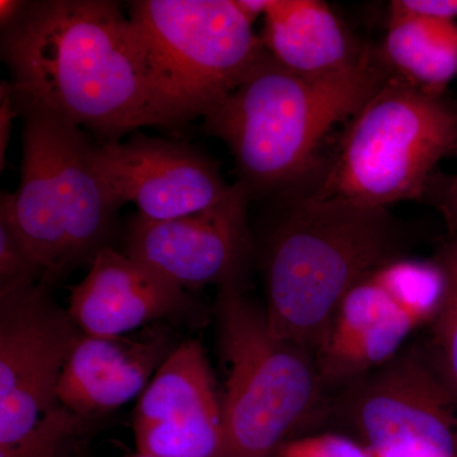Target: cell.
Here are the masks:
<instances>
[{
	"label": "cell",
	"instance_id": "obj_6",
	"mask_svg": "<svg viewBox=\"0 0 457 457\" xmlns=\"http://www.w3.org/2000/svg\"><path fill=\"white\" fill-rule=\"evenodd\" d=\"M129 17L183 123L215 110L269 54L237 0H137Z\"/></svg>",
	"mask_w": 457,
	"mask_h": 457
},
{
	"label": "cell",
	"instance_id": "obj_12",
	"mask_svg": "<svg viewBox=\"0 0 457 457\" xmlns=\"http://www.w3.org/2000/svg\"><path fill=\"white\" fill-rule=\"evenodd\" d=\"M137 453L222 457L224 420L200 342L179 343L141 394L134 411Z\"/></svg>",
	"mask_w": 457,
	"mask_h": 457
},
{
	"label": "cell",
	"instance_id": "obj_5",
	"mask_svg": "<svg viewBox=\"0 0 457 457\" xmlns=\"http://www.w3.org/2000/svg\"><path fill=\"white\" fill-rule=\"evenodd\" d=\"M456 149L455 111L392 75L354 114L317 194L372 209L422 198L436 165Z\"/></svg>",
	"mask_w": 457,
	"mask_h": 457
},
{
	"label": "cell",
	"instance_id": "obj_19",
	"mask_svg": "<svg viewBox=\"0 0 457 457\" xmlns=\"http://www.w3.org/2000/svg\"><path fill=\"white\" fill-rule=\"evenodd\" d=\"M92 422L59 404L20 440L0 447V457H62L66 446Z\"/></svg>",
	"mask_w": 457,
	"mask_h": 457
},
{
	"label": "cell",
	"instance_id": "obj_23",
	"mask_svg": "<svg viewBox=\"0 0 457 457\" xmlns=\"http://www.w3.org/2000/svg\"><path fill=\"white\" fill-rule=\"evenodd\" d=\"M390 11L411 16L453 21L457 17V0H395Z\"/></svg>",
	"mask_w": 457,
	"mask_h": 457
},
{
	"label": "cell",
	"instance_id": "obj_20",
	"mask_svg": "<svg viewBox=\"0 0 457 457\" xmlns=\"http://www.w3.org/2000/svg\"><path fill=\"white\" fill-rule=\"evenodd\" d=\"M44 272L17 231L0 216V293L42 284Z\"/></svg>",
	"mask_w": 457,
	"mask_h": 457
},
{
	"label": "cell",
	"instance_id": "obj_2",
	"mask_svg": "<svg viewBox=\"0 0 457 457\" xmlns=\"http://www.w3.org/2000/svg\"><path fill=\"white\" fill-rule=\"evenodd\" d=\"M390 71L370 50L350 71L323 77L294 73L267 54L204 128L227 144L249 195L275 191L311 170L327 132L359 112Z\"/></svg>",
	"mask_w": 457,
	"mask_h": 457
},
{
	"label": "cell",
	"instance_id": "obj_3",
	"mask_svg": "<svg viewBox=\"0 0 457 457\" xmlns=\"http://www.w3.org/2000/svg\"><path fill=\"white\" fill-rule=\"evenodd\" d=\"M386 209L314 194L294 204L273 230L264 260L267 321L278 338L314 353L354 285L389 260Z\"/></svg>",
	"mask_w": 457,
	"mask_h": 457
},
{
	"label": "cell",
	"instance_id": "obj_8",
	"mask_svg": "<svg viewBox=\"0 0 457 457\" xmlns=\"http://www.w3.org/2000/svg\"><path fill=\"white\" fill-rule=\"evenodd\" d=\"M342 413L370 457H457V395L428 348L357 378Z\"/></svg>",
	"mask_w": 457,
	"mask_h": 457
},
{
	"label": "cell",
	"instance_id": "obj_7",
	"mask_svg": "<svg viewBox=\"0 0 457 457\" xmlns=\"http://www.w3.org/2000/svg\"><path fill=\"white\" fill-rule=\"evenodd\" d=\"M445 287L437 262L390 260L371 270L345 295L315 347L323 385L352 383L393 360L436 317Z\"/></svg>",
	"mask_w": 457,
	"mask_h": 457
},
{
	"label": "cell",
	"instance_id": "obj_24",
	"mask_svg": "<svg viewBox=\"0 0 457 457\" xmlns=\"http://www.w3.org/2000/svg\"><path fill=\"white\" fill-rule=\"evenodd\" d=\"M20 116V111L14 101L13 87L9 80H2L0 84V170L7 167V153L11 140L12 123Z\"/></svg>",
	"mask_w": 457,
	"mask_h": 457
},
{
	"label": "cell",
	"instance_id": "obj_22",
	"mask_svg": "<svg viewBox=\"0 0 457 457\" xmlns=\"http://www.w3.org/2000/svg\"><path fill=\"white\" fill-rule=\"evenodd\" d=\"M423 197H428L449 225L451 239L457 242V174L435 176L429 179Z\"/></svg>",
	"mask_w": 457,
	"mask_h": 457
},
{
	"label": "cell",
	"instance_id": "obj_18",
	"mask_svg": "<svg viewBox=\"0 0 457 457\" xmlns=\"http://www.w3.org/2000/svg\"><path fill=\"white\" fill-rule=\"evenodd\" d=\"M444 270L446 288L437 314L432 320L433 360L457 395V242L451 239L437 258Z\"/></svg>",
	"mask_w": 457,
	"mask_h": 457
},
{
	"label": "cell",
	"instance_id": "obj_17",
	"mask_svg": "<svg viewBox=\"0 0 457 457\" xmlns=\"http://www.w3.org/2000/svg\"><path fill=\"white\" fill-rule=\"evenodd\" d=\"M383 59L398 77L438 93L457 74V26L390 11Z\"/></svg>",
	"mask_w": 457,
	"mask_h": 457
},
{
	"label": "cell",
	"instance_id": "obj_16",
	"mask_svg": "<svg viewBox=\"0 0 457 457\" xmlns=\"http://www.w3.org/2000/svg\"><path fill=\"white\" fill-rule=\"evenodd\" d=\"M261 37L278 64L309 77L350 71L369 53L320 0H270Z\"/></svg>",
	"mask_w": 457,
	"mask_h": 457
},
{
	"label": "cell",
	"instance_id": "obj_1",
	"mask_svg": "<svg viewBox=\"0 0 457 457\" xmlns=\"http://www.w3.org/2000/svg\"><path fill=\"white\" fill-rule=\"evenodd\" d=\"M14 97L87 128L102 143L183 121L156 83L143 38L110 0H36L2 29Z\"/></svg>",
	"mask_w": 457,
	"mask_h": 457
},
{
	"label": "cell",
	"instance_id": "obj_25",
	"mask_svg": "<svg viewBox=\"0 0 457 457\" xmlns=\"http://www.w3.org/2000/svg\"><path fill=\"white\" fill-rule=\"evenodd\" d=\"M25 0H0V27L7 29L23 13L27 7Z\"/></svg>",
	"mask_w": 457,
	"mask_h": 457
},
{
	"label": "cell",
	"instance_id": "obj_26",
	"mask_svg": "<svg viewBox=\"0 0 457 457\" xmlns=\"http://www.w3.org/2000/svg\"><path fill=\"white\" fill-rule=\"evenodd\" d=\"M131 457H152V456H145V455H141V453H137V455H134Z\"/></svg>",
	"mask_w": 457,
	"mask_h": 457
},
{
	"label": "cell",
	"instance_id": "obj_14",
	"mask_svg": "<svg viewBox=\"0 0 457 457\" xmlns=\"http://www.w3.org/2000/svg\"><path fill=\"white\" fill-rule=\"evenodd\" d=\"M191 305L185 288L107 246L74 286L68 312L84 335L119 337L186 317Z\"/></svg>",
	"mask_w": 457,
	"mask_h": 457
},
{
	"label": "cell",
	"instance_id": "obj_9",
	"mask_svg": "<svg viewBox=\"0 0 457 457\" xmlns=\"http://www.w3.org/2000/svg\"><path fill=\"white\" fill-rule=\"evenodd\" d=\"M82 335L47 285L0 293V447L59 405L57 384Z\"/></svg>",
	"mask_w": 457,
	"mask_h": 457
},
{
	"label": "cell",
	"instance_id": "obj_21",
	"mask_svg": "<svg viewBox=\"0 0 457 457\" xmlns=\"http://www.w3.org/2000/svg\"><path fill=\"white\" fill-rule=\"evenodd\" d=\"M278 457H370L366 447L356 438L338 433L295 437L279 451Z\"/></svg>",
	"mask_w": 457,
	"mask_h": 457
},
{
	"label": "cell",
	"instance_id": "obj_4",
	"mask_svg": "<svg viewBox=\"0 0 457 457\" xmlns=\"http://www.w3.org/2000/svg\"><path fill=\"white\" fill-rule=\"evenodd\" d=\"M218 302L228 365L222 457H278L320 404L324 385L314 353L273 335L266 312L237 284L222 286Z\"/></svg>",
	"mask_w": 457,
	"mask_h": 457
},
{
	"label": "cell",
	"instance_id": "obj_15",
	"mask_svg": "<svg viewBox=\"0 0 457 457\" xmlns=\"http://www.w3.org/2000/svg\"><path fill=\"white\" fill-rule=\"evenodd\" d=\"M177 345L162 324L119 337L82 335L57 384V403L95 420L141 395Z\"/></svg>",
	"mask_w": 457,
	"mask_h": 457
},
{
	"label": "cell",
	"instance_id": "obj_13",
	"mask_svg": "<svg viewBox=\"0 0 457 457\" xmlns=\"http://www.w3.org/2000/svg\"><path fill=\"white\" fill-rule=\"evenodd\" d=\"M40 134L42 188L62 228L71 270L90 266L110 245L119 210L108 196L92 162V144L79 126L44 107L14 97Z\"/></svg>",
	"mask_w": 457,
	"mask_h": 457
},
{
	"label": "cell",
	"instance_id": "obj_10",
	"mask_svg": "<svg viewBox=\"0 0 457 457\" xmlns=\"http://www.w3.org/2000/svg\"><path fill=\"white\" fill-rule=\"evenodd\" d=\"M92 162L117 210L134 204L147 220L165 221L212 209L228 186L215 162L196 147L135 132L126 141L92 145Z\"/></svg>",
	"mask_w": 457,
	"mask_h": 457
},
{
	"label": "cell",
	"instance_id": "obj_11",
	"mask_svg": "<svg viewBox=\"0 0 457 457\" xmlns=\"http://www.w3.org/2000/svg\"><path fill=\"white\" fill-rule=\"evenodd\" d=\"M248 200V191L237 183L230 197L194 215L153 221L135 213L123 253L185 290L237 284L251 252Z\"/></svg>",
	"mask_w": 457,
	"mask_h": 457
}]
</instances>
